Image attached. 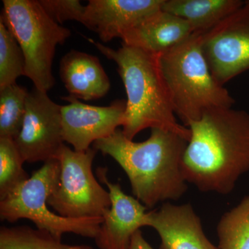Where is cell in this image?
Returning <instances> with one entry per match:
<instances>
[{"label": "cell", "mask_w": 249, "mask_h": 249, "mask_svg": "<svg viewBox=\"0 0 249 249\" xmlns=\"http://www.w3.org/2000/svg\"><path fill=\"white\" fill-rule=\"evenodd\" d=\"M60 171L58 160L45 162L27 181L0 199L1 220L14 223L19 219H29L36 229L50 232L59 240H62L65 233L96 238L103 217L72 219L49 210L47 201L58 186Z\"/></svg>", "instance_id": "8992f818"}, {"label": "cell", "mask_w": 249, "mask_h": 249, "mask_svg": "<svg viewBox=\"0 0 249 249\" xmlns=\"http://www.w3.org/2000/svg\"><path fill=\"white\" fill-rule=\"evenodd\" d=\"M61 106L46 91H29L22 129L15 140L24 162L45 163L55 160L64 145Z\"/></svg>", "instance_id": "9c48e42d"}, {"label": "cell", "mask_w": 249, "mask_h": 249, "mask_svg": "<svg viewBox=\"0 0 249 249\" xmlns=\"http://www.w3.org/2000/svg\"><path fill=\"white\" fill-rule=\"evenodd\" d=\"M145 227L153 228L160 235V249H219L205 235L191 204L165 203L147 213Z\"/></svg>", "instance_id": "4fadbf2b"}, {"label": "cell", "mask_w": 249, "mask_h": 249, "mask_svg": "<svg viewBox=\"0 0 249 249\" xmlns=\"http://www.w3.org/2000/svg\"><path fill=\"white\" fill-rule=\"evenodd\" d=\"M106 168H98V180L108 188L111 207L104 213L99 232L94 239L99 249H129L134 234L145 227L146 206L123 191L120 183H112Z\"/></svg>", "instance_id": "8fae6325"}, {"label": "cell", "mask_w": 249, "mask_h": 249, "mask_svg": "<svg viewBox=\"0 0 249 249\" xmlns=\"http://www.w3.org/2000/svg\"><path fill=\"white\" fill-rule=\"evenodd\" d=\"M217 232L218 249H249V196L223 214Z\"/></svg>", "instance_id": "ac0fdd59"}, {"label": "cell", "mask_w": 249, "mask_h": 249, "mask_svg": "<svg viewBox=\"0 0 249 249\" xmlns=\"http://www.w3.org/2000/svg\"><path fill=\"white\" fill-rule=\"evenodd\" d=\"M245 3L241 0H163L161 9L186 20L193 33H204Z\"/></svg>", "instance_id": "2e32d148"}, {"label": "cell", "mask_w": 249, "mask_h": 249, "mask_svg": "<svg viewBox=\"0 0 249 249\" xmlns=\"http://www.w3.org/2000/svg\"><path fill=\"white\" fill-rule=\"evenodd\" d=\"M202 34L194 33L182 43L159 55L175 115L187 127L206 111L232 108L235 103L211 73L201 48Z\"/></svg>", "instance_id": "277c9868"}, {"label": "cell", "mask_w": 249, "mask_h": 249, "mask_svg": "<svg viewBox=\"0 0 249 249\" xmlns=\"http://www.w3.org/2000/svg\"><path fill=\"white\" fill-rule=\"evenodd\" d=\"M201 48L213 76L220 85L249 70V1L203 33Z\"/></svg>", "instance_id": "ba28073f"}, {"label": "cell", "mask_w": 249, "mask_h": 249, "mask_svg": "<svg viewBox=\"0 0 249 249\" xmlns=\"http://www.w3.org/2000/svg\"><path fill=\"white\" fill-rule=\"evenodd\" d=\"M96 151H76L64 144L56 159L60 163L58 186L47 204L62 217H103L111 207L109 191L95 178L92 165Z\"/></svg>", "instance_id": "52a82bcc"}, {"label": "cell", "mask_w": 249, "mask_h": 249, "mask_svg": "<svg viewBox=\"0 0 249 249\" xmlns=\"http://www.w3.org/2000/svg\"><path fill=\"white\" fill-rule=\"evenodd\" d=\"M163 0H89L82 24L103 42L123 36L148 15L161 9Z\"/></svg>", "instance_id": "7c38bea8"}, {"label": "cell", "mask_w": 249, "mask_h": 249, "mask_svg": "<svg viewBox=\"0 0 249 249\" xmlns=\"http://www.w3.org/2000/svg\"><path fill=\"white\" fill-rule=\"evenodd\" d=\"M188 142L178 134L151 129L147 140L134 142L117 129L93 147L117 162L127 175L132 193L147 209L178 200L187 191L181 163Z\"/></svg>", "instance_id": "7a4b0ae2"}, {"label": "cell", "mask_w": 249, "mask_h": 249, "mask_svg": "<svg viewBox=\"0 0 249 249\" xmlns=\"http://www.w3.org/2000/svg\"><path fill=\"white\" fill-rule=\"evenodd\" d=\"M60 76L70 96L84 101L104 97L110 81L97 57L71 50L60 62Z\"/></svg>", "instance_id": "9a60e30c"}, {"label": "cell", "mask_w": 249, "mask_h": 249, "mask_svg": "<svg viewBox=\"0 0 249 249\" xmlns=\"http://www.w3.org/2000/svg\"><path fill=\"white\" fill-rule=\"evenodd\" d=\"M88 40L117 65L127 93L124 135L133 140L145 129L157 128L178 134L189 142L191 130L177 121L159 55L129 46L113 49L92 39Z\"/></svg>", "instance_id": "3957f363"}, {"label": "cell", "mask_w": 249, "mask_h": 249, "mask_svg": "<svg viewBox=\"0 0 249 249\" xmlns=\"http://www.w3.org/2000/svg\"><path fill=\"white\" fill-rule=\"evenodd\" d=\"M49 17L59 24L67 21L83 22L85 6L78 0H39Z\"/></svg>", "instance_id": "7402d4cb"}, {"label": "cell", "mask_w": 249, "mask_h": 249, "mask_svg": "<svg viewBox=\"0 0 249 249\" xmlns=\"http://www.w3.org/2000/svg\"><path fill=\"white\" fill-rule=\"evenodd\" d=\"M29 93L27 88L17 83L0 89V138L16 140L26 113Z\"/></svg>", "instance_id": "d6986e66"}, {"label": "cell", "mask_w": 249, "mask_h": 249, "mask_svg": "<svg viewBox=\"0 0 249 249\" xmlns=\"http://www.w3.org/2000/svg\"><path fill=\"white\" fill-rule=\"evenodd\" d=\"M69 103L61 107L62 136L76 151H86L90 145L107 138L124 125L126 101L117 100L109 106L82 103L73 96L61 98Z\"/></svg>", "instance_id": "30bf717a"}, {"label": "cell", "mask_w": 249, "mask_h": 249, "mask_svg": "<svg viewBox=\"0 0 249 249\" xmlns=\"http://www.w3.org/2000/svg\"><path fill=\"white\" fill-rule=\"evenodd\" d=\"M129 249H154L145 240L142 231L139 230L132 237Z\"/></svg>", "instance_id": "603a6c76"}, {"label": "cell", "mask_w": 249, "mask_h": 249, "mask_svg": "<svg viewBox=\"0 0 249 249\" xmlns=\"http://www.w3.org/2000/svg\"><path fill=\"white\" fill-rule=\"evenodd\" d=\"M0 249H93L89 245L63 244L50 232L28 226L1 227Z\"/></svg>", "instance_id": "e0dca14e"}, {"label": "cell", "mask_w": 249, "mask_h": 249, "mask_svg": "<svg viewBox=\"0 0 249 249\" xmlns=\"http://www.w3.org/2000/svg\"><path fill=\"white\" fill-rule=\"evenodd\" d=\"M24 163L14 139L0 138V199L30 178Z\"/></svg>", "instance_id": "ffe728a7"}, {"label": "cell", "mask_w": 249, "mask_h": 249, "mask_svg": "<svg viewBox=\"0 0 249 249\" xmlns=\"http://www.w3.org/2000/svg\"><path fill=\"white\" fill-rule=\"evenodd\" d=\"M188 128L191 137L181 163L186 182L204 193H231L249 171V113L232 108L211 109Z\"/></svg>", "instance_id": "6da1fadb"}, {"label": "cell", "mask_w": 249, "mask_h": 249, "mask_svg": "<svg viewBox=\"0 0 249 249\" xmlns=\"http://www.w3.org/2000/svg\"><path fill=\"white\" fill-rule=\"evenodd\" d=\"M25 60L22 49L4 23L0 22V89L16 83L24 76Z\"/></svg>", "instance_id": "44dd1931"}, {"label": "cell", "mask_w": 249, "mask_h": 249, "mask_svg": "<svg viewBox=\"0 0 249 249\" xmlns=\"http://www.w3.org/2000/svg\"><path fill=\"white\" fill-rule=\"evenodd\" d=\"M194 34L186 20L161 9L148 15L121 37L122 45L161 55Z\"/></svg>", "instance_id": "5bb4252c"}, {"label": "cell", "mask_w": 249, "mask_h": 249, "mask_svg": "<svg viewBox=\"0 0 249 249\" xmlns=\"http://www.w3.org/2000/svg\"><path fill=\"white\" fill-rule=\"evenodd\" d=\"M0 22L14 36L25 60L24 76L34 88L47 91L55 83L52 65L55 49L71 31L53 20L39 0H3Z\"/></svg>", "instance_id": "5b68a950"}]
</instances>
